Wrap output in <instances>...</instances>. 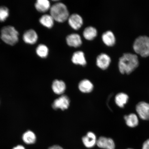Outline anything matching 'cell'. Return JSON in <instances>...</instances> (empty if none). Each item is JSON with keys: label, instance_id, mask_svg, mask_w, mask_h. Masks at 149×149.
<instances>
[{"label": "cell", "instance_id": "19", "mask_svg": "<svg viewBox=\"0 0 149 149\" xmlns=\"http://www.w3.org/2000/svg\"><path fill=\"white\" fill-rule=\"evenodd\" d=\"M79 88L81 92L83 93H90L94 88L92 82L88 79H84L79 83Z\"/></svg>", "mask_w": 149, "mask_h": 149}, {"label": "cell", "instance_id": "8", "mask_svg": "<svg viewBox=\"0 0 149 149\" xmlns=\"http://www.w3.org/2000/svg\"><path fill=\"white\" fill-rule=\"evenodd\" d=\"M111 61V57L109 55L105 53H102L97 58L96 64L101 69L105 70L109 68Z\"/></svg>", "mask_w": 149, "mask_h": 149}, {"label": "cell", "instance_id": "1", "mask_svg": "<svg viewBox=\"0 0 149 149\" xmlns=\"http://www.w3.org/2000/svg\"><path fill=\"white\" fill-rule=\"evenodd\" d=\"M139 64L138 57L136 54L124 53L119 59V70L121 74H130L139 66Z\"/></svg>", "mask_w": 149, "mask_h": 149}, {"label": "cell", "instance_id": "15", "mask_svg": "<svg viewBox=\"0 0 149 149\" xmlns=\"http://www.w3.org/2000/svg\"><path fill=\"white\" fill-rule=\"evenodd\" d=\"M52 88L56 94L61 95L65 92L66 89V85L63 81L55 80L52 84Z\"/></svg>", "mask_w": 149, "mask_h": 149}, {"label": "cell", "instance_id": "18", "mask_svg": "<svg viewBox=\"0 0 149 149\" xmlns=\"http://www.w3.org/2000/svg\"><path fill=\"white\" fill-rule=\"evenodd\" d=\"M35 8L39 12L45 13L51 8L50 2L48 0H37L35 3Z\"/></svg>", "mask_w": 149, "mask_h": 149}, {"label": "cell", "instance_id": "6", "mask_svg": "<svg viewBox=\"0 0 149 149\" xmlns=\"http://www.w3.org/2000/svg\"><path fill=\"white\" fill-rule=\"evenodd\" d=\"M70 104V100L68 97L62 95L54 100L52 104V107L54 109H60L63 111L68 109Z\"/></svg>", "mask_w": 149, "mask_h": 149}, {"label": "cell", "instance_id": "24", "mask_svg": "<svg viewBox=\"0 0 149 149\" xmlns=\"http://www.w3.org/2000/svg\"><path fill=\"white\" fill-rule=\"evenodd\" d=\"M9 15V9L5 6H0V22H3L8 18Z\"/></svg>", "mask_w": 149, "mask_h": 149}, {"label": "cell", "instance_id": "16", "mask_svg": "<svg viewBox=\"0 0 149 149\" xmlns=\"http://www.w3.org/2000/svg\"><path fill=\"white\" fill-rule=\"evenodd\" d=\"M129 100V96L124 93H120L117 94L115 98V103L118 107L123 108L125 107Z\"/></svg>", "mask_w": 149, "mask_h": 149}, {"label": "cell", "instance_id": "2", "mask_svg": "<svg viewBox=\"0 0 149 149\" xmlns=\"http://www.w3.org/2000/svg\"><path fill=\"white\" fill-rule=\"evenodd\" d=\"M50 11V15L54 20L60 23L66 21L70 16L67 6L62 3H56L52 5Z\"/></svg>", "mask_w": 149, "mask_h": 149}, {"label": "cell", "instance_id": "27", "mask_svg": "<svg viewBox=\"0 0 149 149\" xmlns=\"http://www.w3.org/2000/svg\"><path fill=\"white\" fill-rule=\"evenodd\" d=\"M12 149H26L25 147L23 145H18L15 147H14Z\"/></svg>", "mask_w": 149, "mask_h": 149}, {"label": "cell", "instance_id": "23", "mask_svg": "<svg viewBox=\"0 0 149 149\" xmlns=\"http://www.w3.org/2000/svg\"><path fill=\"white\" fill-rule=\"evenodd\" d=\"M49 52L47 47L45 45L40 44L37 47L36 53L37 55L42 58H45L47 56Z\"/></svg>", "mask_w": 149, "mask_h": 149}, {"label": "cell", "instance_id": "14", "mask_svg": "<svg viewBox=\"0 0 149 149\" xmlns=\"http://www.w3.org/2000/svg\"><path fill=\"white\" fill-rule=\"evenodd\" d=\"M126 125L130 127L134 128L138 125L139 120L138 116L134 113L126 115L124 117Z\"/></svg>", "mask_w": 149, "mask_h": 149}, {"label": "cell", "instance_id": "11", "mask_svg": "<svg viewBox=\"0 0 149 149\" xmlns=\"http://www.w3.org/2000/svg\"><path fill=\"white\" fill-rule=\"evenodd\" d=\"M97 139L96 135L92 132H89L82 138V141L84 146L87 148H91L96 144Z\"/></svg>", "mask_w": 149, "mask_h": 149}, {"label": "cell", "instance_id": "5", "mask_svg": "<svg viewBox=\"0 0 149 149\" xmlns=\"http://www.w3.org/2000/svg\"><path fill=\"white\" fill-rule=\"evenodd\" d=\"M136 110L140 118L149 120V103L144 101L139 102L136 106Z\"/></svg>", "mask_w": 149, "mask_h": 149}, {"label": "cell", "instance_id": "17", "mask_svg": "<svg viewBox=\"0 0 149 149\" xmlns=\"http://www.w3.org/2000/svg\"><path fill=\"white\" fill-rule=\"evenodd\" d=\"M72 60L74 64L85 66L86 64V61L85 55L82 51H77L74 53Z\"/></svg>", "mask_w": 149, "mask_h": 149}, {"label": "cell", "instance_id": "13", "mask_svg": "<svg viewBox=\"0 0 149 149\" xmlns=\"http://www.w3.org/2000/svg\"><path fill=\"white\" fill-rule=\"evenodd\" d=\"M102 40L104 43L107 46L111 47L116 43V38L111 31H109L104 33L102 35Z\"/></svg>", "mask_w": 149, "mask_h": 149}, {"label": "cell", "instance_id": "20", "mask_svg": "<svg viewBox=\"0 0 149 149\" xmlns=\"http://www.w3.org/2000/svg\"><path fill=\"white\" fill-rule=\"evenodd\" d=\"M22 139L26 144L30 145L34 144L36 140V135L31 130H28L22 136Z\"/></svg>", "mask_w": 149, "mask_h": 149}, {"label": "cell", "instance_id": "22", "mask_svg": "<svg viewBox=\"0 0 149 149\" xmlns=\"http://www.w3.org/2000/svg\"><path fill=\"white\" fill-rule=\"evenodd\" d=\"M39 21L42 25L50 29L53 26L54 20L51 15L45 14L41 16Z\"/></svg>", "mask_w": 149, "mask_h": 149}, {"label": "cell", "instance_id": "10", "mask_svg": "<svg viewBox=\"0 0 149 149\" xmlns=\"http://www.w3.org/2000/svg\"><path fill=\"white\" fill-rule=\"evenodd\" d=\"M23 40L26 43L30 45L34 44L37 42L38 36L36 31L33 29H29L24 33Z\"/></svg>", "mask_w": 149, "mask_h": 149}, {"label": "cell", "instance_id": "12", "mask_svg": "<svg viewBox=\"0 0 149 149\" xmlns=\"http://www.w3.org/2000/svg\"><path fill=\"white\" fill-rule=\"evenodd\" d=\"M66 42L68 45L74 47H77L82 44L81 38L77 33H72L66 37Z\"/></svg>", "mask_w": 149, "mask_h": 149}, {"label": "cell", "instance_id": "28", "mask_svg": "<svg viewBox=\"0 0 149 149\" xmlns=\"http://www.w3.org/2000/svg\"><path fill=\"white\" fill-rule=\"evenodd\" d=\"M127 149H133L129 148H127Z\"/></svg>", "mask_w": 149, "mask_h": 149}, {"label": "cell", "instance_id": "25", "mask_svg": "<svg viewBox=\"0 0 149 149\" xmlns=\"http://www.w3.org/2000/svg\"><path fill=\"white\" fill-rule=\"evenodd\" d=\"M142 149H149V139L146 140L143 143Z\"/></svg>", "mask_w": 149, "mask_h": 149}, {"label": "cell", "instance_id": "7", "mask_svg": "<svg viewBox=\"0 0 149 149\" xmlns=\"http://www.w3.org/2000/svg\"><path fill=\"white\" fill-rule=\"evenodd\" d=\"M96 144L99 148L104 149H115L114 141L110 138L102 136L97 141Z\"/></svg>", "mask_w": 149, "mask_h": 149}, {"label": "cell", "instance_id": "26", "mask_svg": "<svg viewBox=\"0 0 149 149\" xmlns=\"http://www.w3.org/2000/svg\"><path fill=\"white\" fill-rule=\"evenodd\" d=\"M48 149H64L62 147L58 145H55L52 146L48 148Z\"/></svg>", "mask_w": 149, "mask_h": 149}, {"label": "cell", "instance_id": "3", "mask_svg": "<svg viewBox=\"0 0 149 149\" xmlns=\"http://www.w3.org/2000/svg\"><path fill=\"white\" fill-rule=\"evenodd\" d=\"M19 33L13 26H6L1 30V38L6 44L11 46L16 44L18 41Z\"/></svg>", "mask_w": 149, "mask_h": 149}, {"label": "cell", "instance_id": "21", "mask_svg": "<svg viewBox=\"0 0 149 149\" xmlns=\"http://www.w3.org/2000/svg\"><path fill=\"white\" fill-rule=\"evenodd\" d=\"M97 31L95 28L89 26L86 28L83 33L84 37L86 40H91L97 36Z\"/></svg>", "mask_w": 149, "mask_h": 149}, {"label": "cell", "instance_id": "9", "mask_svg": "<svg viewBox=\"0 0 149 149\" xmlns=\"http://www.w3.org/2000/svg\"><path fill=\"white\" fill-rule=\"evenodd\" d=\"M68 20L69 25L72 29L75 30L80 29L83 23V18L81 16L77 14L71 15L69 17Z\"/></svg>", "mask_w": 149, "mask_h": 149}, {"label": "cell", "instance_id": "4", "mask_svg": "<svg viewBox=\"0 0 149 149\" xmlns=\"http://www.w3.org/2000/svg\"><path fill=\"white\" fill-rule=\"evenodd\" d=\"M133 48L135 53L143 57L149 56V37L141 36L134 42Z\"/></svg>", "mask_w": 149, "mask_h": 149}]
</instances>
